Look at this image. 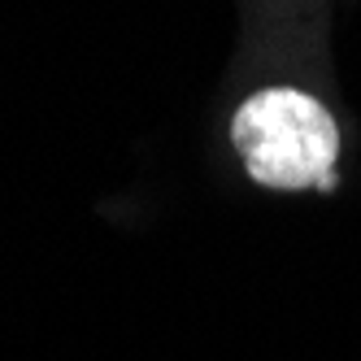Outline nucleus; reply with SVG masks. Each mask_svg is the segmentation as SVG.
I'll return each mask as SVG.
<instances>
[{
	"mask_svg": "<svg viewBox=\"0 0 361 361\" xmlns=\"http://www.w3.org/2000/svg\"><path fill=\"white\" fill-rule=\"evenodd\" d=\"M235 148L248 174L266 188H331L340 126L314 96L274 87L244 100L235 114Z\"/></svg>",
	"mask_w": 361,
	"mask_h": 361,
	"instance_id": "obj_1",
	"label": "nucleus"
}]
</instances>
